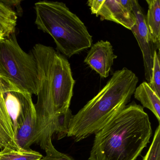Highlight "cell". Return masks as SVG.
Returning <instances> with one entry per match:
<instances>
[{"label": "cell", "instance_id": "11", "mask_svg": "<svg viewBox=\"0 0 160 160\" xmlns=\"http://www.w3.org/2000/svg\"><path fill=\"white\" fill-rule=\"evenodd\" d=\"M148 6L146 21L155 44L160 48V0H146Z\"/></svg>", "mask_w": 160, "mask_h": 160}, {"label": "cell", "instance_id": "3", "mask_svg": "<svg viewBox=\"0 0 160 160\" xmlns=\"http://www.w3.org/2000/svg\"><path fill=\"white\" fill-rule=\"evenodd\" d=\"M30 52L38 70L36 104L50 107L56 113L67 111L75 83L68 60L53 48L42 44H35Z\"/></svg>", "mask_w": 160, "mask_h": 160}, {"label": "cell", "instance_id": "2", "mask_svg": "<svg viewBox=\"0 0 160 160\" xmlns=\"http://www.w3.org/2000/svg\"><path fill=\"white\" fill-rule=\"evenodd\" d=\"M138 82L127 68L114 72L97 95L72 116L67 136L78 142L101 130L127 105Z\"/></svg>", "mask_w": 160, "mask_h": 160}, {"label": "cell", "instance_id": "17", "mask_svg": "<svg viewBox=\"0 0 160 160\" xmlns=\"http://www.w3.org/2000/svg\"><path fill=\"white\" fill-rule=\"evenodd\" d=\"M0 75H2L5 76L7 77L5 72L3 70V68L1 66V65H0Z\"/></svg>", "mask_w": 160, "mask_h": 160}, {"label": "cell", "instance_id": "1", "mask_svg": "<svg viewBox=\"0 0 160 160\" xmlns=\"http://www.w3.org/2000/svg\"><path fill=\"white\" fill-rule=\"evenodd\" d=\"M152 134L148 114L132 102L95 133L88 160H135Z\"/></svg>", "mask_w": 160, "mask_h": 160}, {"label": "cell", "instance_id": "12", "mask_svg": "<svg viewBox=\"0 0 160 160\" xmlns=\"http://www.w3.org/2000/svg\"><path fill=\"white\" fill-rule=\"evenodd\" d=\"M17 20L16 12L0 1V36L4 39L15 33Z\"/></svg>", "mask_w": 160, "mask_h": 160}, {"label": "cell", "instance_id": "8", "mask_svg": "<svg viewBox=\"0 0 160 160\" xmlns=\"http://www.w3.org/2000/svg\"><path fill=\"white\" fill-rule=\"evenodd\" d=\"M117 57L111 44L108 41L102 40L92 45L84 62L101 77L106 78Z\"/></svg>", "mask_w": 160, "mask_h": 160}, {"label": "cell", "instance_id": "13", "mask_svg": "<svg viewBox=\"0 0 160 160\" xmlns=\"http://www.w3.org/2000/svg\"><path fill=\"white\" fill-rule=\"evenodd\" d=\"M42 157L40 152L31 149L16 151L5 148L0 152V160H39Z\"/></svg>", "mask_w": 160, "mask_h": 160}, {"label": "cell", "instance_id": "10", "mask_svg": "<svg viewBox=\"0 0 160 160\" xmlns=\"http://www.w3.org/2000/svg\"><path fill=\"white\" fill-rule=\"evenodd\" d=\"M134 96L144 107L149 109L160 121V97L150 88L147 82H143L136 87Z\"/></svg>", "mask_w": 160, "mask_h": 160}, {"label": "cell", "instance_id": "7", "mask_svg": "<svg viewBox=\"0 0 160 160\" xmlns=\"http://www.w3.org/2000/svg\"><path fill=\"white\" fill-rule=\"evenodd\" d=\"M132 9L136 19L135 25L131 29L141 49L144 62L145 77L147 83L151 79L153 58L155 51L160 48L153 41L147 27L146 15L138 1L132 0Z\"/></svg>", "mask_w": 160, "mask_h": 160}, {"label": "cell", "instance_id": "15", "mask_svg": "<svg viewBox=\"0 0 160 160\" xmlns=\"http://www.w3.org/2000/svg\"><path fill=\"white\" fill-rule=\"evenodd\" d=\"M142 160H160V124L155 130L150 147Z\"/></svg>", "mask_w": 160, "mask_h": 160}, {"label": "cell", "instance_id": "16", "mask_svg": "<svg viewBox=\"0 0 160 160\" xmlns=\"http://www.w3.org/2000/svg\"><path fill=\"white\" fill-rule=\"evenodd\" d=\"M46 155L39 160H74L67 154L58 151L52 144L49 142L45 148Z\"/></svg>", "mask_w": 160, "mask_h": 160}, {"label": "cell", "instance_id": "4", "mask_svg": "<svg viewBox=\"0 0 160 160\" xmlns=\"http://www.w3.org/2000/svg\"><path fill=\"white\" fill-rule=\"evenodd\" d=\"M34 10L37 28L52 37L57 50L63 56L71 58L91 47L92 36L65 3L39 2L34 4Z\"/></svg>", "mask_w": 160, "mask_h": 160}, {"label": "cell", "instance_id": "9", "mask_svg": "<svg viewBox=\"0 0 160 160\" xmlns=\"http://www.w3.org/2000/svg\"><path fill=\"white\" fill-rule=\"evenodd\" d=\"M36 125V111L34 104L32 102L14 130L16 141L20 149H29L35 143Z\"/></svg>", "mask_w": 160, "mask_h": 160}, {"label": "cell", "instance_id": "6", "mask_svg": "<svg viewBox=\"0 0 160 160\" xmlns=\"http://www.w3.org/2000/svg\"><path fill=\"white\" fill-rule=\"evenodd\" d=\"M87 4L92 13L100 19L121 25L131 30L136 19L132 9V0H89Z\"/></svg>", "mask_w": 160, "mask_h": 160}, {"label": "cell", "instance_id": "18", "mask_svg": "<svg viewBox=\"0 0 160 160\" xmlns=\"http://www.w3.org/2000/svg\"><path fill=\"white\" fill-rule=\"evenodd\" d=\"M3 40H4V39H3L1 36H0V42H1V41H2Z\"/></svg>", "mask_w": 160, "mask_h": 160}, {"label": "cell", "instance_id": "14", "mask_svg": "<svg viewBox=\"0 0 160 160\" xmlns=\"http://www.w3.org/2000/svg\"><path fill=\"white\" fill-rule=\"evenodd\" d=\"M150 88L160 97V53L155 51L153 58V66L151 79L148 83Z\"/></svg>", "mask_w": 160, "mask_h": 160}, {"label": "cell", "instance_id": "5", "mask_svg": "<svg viewBox=\"0 0 160 160\" xmlns=\"http://www.w3.org/2000/svg\"><path fill=\"white\" fill-rule=\"evenodd\" d=\"M0 65L8 78L18 88L31 94L37 95L38 70L31 52L21 48L16 33L0 42Z\"/></svg>", "mask_w": 160, "mask_h": 160}]
</instances>
